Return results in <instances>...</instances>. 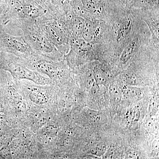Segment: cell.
<instances>
[{
  "label": "cell",
  "mask_w": 159,
  "mask_h": 159,
  "mask_svg": "<svg viewBox=\"0 0 159 159\" xmlns=\"http://www.w3.org/2000/svg\"><path fill=\"white\" fill-rule=\"evenodd\" d=\"M15 25L23 32V36L34 54L51 60H58L62 53L51 42L36 20L19 19Z\"/></svg>",
  "instance_id": "cell-1"
},
{
  "label": "cell",
  "mask_w": 159,
  "mask_h": 159,
  "mask_svg": "<svg viewBox=\"0 0 159 159\" xmlns=\"http://www.w3.org/2000/svg\"><path fill=\"white\" fill-rule=\"evenodd\" d=\"M38 21L52 44L62 54L67 51L70 34L64 18L51 17Z\"/></svg>",
  "instance_id": "cell-2"
},
{
  "label": "cell",
  "mask_w": 159,
  "mask_h": 159,
  "mask_svg": "<svg viewBox=\"0 0 159 159\" xmlns=\"http://www.w3.org/2000/svg\"><path fill=\"white\" fill-rule=\"evenodd\" d=\"M0 51L24 59H29L34 54L24 36L7 34L3 28H0Z\"/></svg>",
  "instance_id": "cell-3"
},
{
  "label": "cell",
  "mask_w": 159,
  "mask_h": 159,
  "mask_svg": "<svg viewBox=\"0 0 159 159\" xmlns=\"http://www.w3.org/2000/svg\"><path fill=\"white\" fill-rule=\"evenodd\" d=\"M136 47V43L134 41H132L128 45L122 53L121 60L122 62L125 63L129 60L132 55L133 53L135 51Z\"/></svg>",
  "instance_id": "cell-4"
},
{
  "label": "cell",
  "mask_w": 159,
  "mask_h": 159,
  "mask_svg": "<svg viewBox=\"0 0 159 159\" xmlns=\"http://www.w3.org/2000/svg\"><path fill=\"white\" fill-rule=\"evenodd\" d=\"M93 76L98 84H105L108 78L107 73L104 70L98 67L94 70Z\"/></svg>",
  "instance_id": "cell-5"
},
{
  "label": "cell",
  "mask_w": 159,
  "mask_h": 159,
  "mask_svg": "<svg viewBox=\"0 0 159 159\" xmlns=\"http://www.w3.org/2000/svg\"><path fill=\"white\" fill-rule=\"evenodd\" d=\"M126 97L132 99H140L142 97V92L140 89L134 87H128L124 90Z\"/></svg>",
  "instance_id": "cell-6"
},
{
  "label": "cell",
  "mask_w": 159,
  "mask_h": 159,
  "mask_svg": "<svg viewBox=\"0 0 159 159\" xmlns=\"http://www.w3.org/2000/svg\"><path fill=\"white\" fill-rule=\"evenodd\" d=\"M106 151V146L105 144L102 143L95 144L90 148L91 153L97 157L102 156Z\"/></svg>",
  "instance_id": "cell-7"
},
{
  "label": "cell",
  "mask_w": 159,
  "mask_h": 159,
  "mask_svg": "<svg viewBox=\"0 0 159 159\" xmlns=\"http://www.w3.org/2000/svg\"><path fill=\"white\" fill-rule=\"evenodd\" d=\"M111 97L115 101H119L121 99V91L120 89L116 85H111L109 88Z\"/></svg>",
  "instance_id": "cell-8"
},
{
  "label": "cell",
  "mask_w": 159,
  "mask_h": 159,
  "mask_svg": "<svg viewBox=\"0 0 159 159\" xmlns=\"http://www.w3.org/2000/svg\"><path fill=\"white\" fill-rule=\"evenodd\" d=\"M125 80L128 85H138L140 84V79L135 74H127L125 76Z\"/></svg>",
  "instance_id": "cell-9"
},
{
  "label": "cell",
  "mask_w": 159,
  "mask_h": 159,
  "mask_svg": "<svg viewBox=\"0 0 159 159\" xmlns=\"http://www.w3.org/2000/svg\"><path fill=\"white\" fill-rule=\"evenodd\" d=\"M83 6L88 9H95L98 7V0H81Z\"/></svg>",
  "instance_id": "cell-10"
},
{
  "label": "cell",
  "mask_w": 159,
  "mask_h": 159,
  "mask_svg": "<svg viewBox=\"0 0 159 159\" xmlns=\"http://www.w3.org/2000/svg\"><path fill=\"white\" fill-rule=\"evenodd\" d=\"M95 78L92 74H89L87 75L85 78V84L86 87L91 88L95 83Z\"/></svg>",
  "instance_id": "cell-11"
},
{
  "label": "cell",
  "mask_w": 159,
  "mask_h": 159,
  "mask_svg": "<svg viewBox=\"0 0 159 159\" xmlns=\"http://www.w3.org/2000/svg\"><path fill=\"white\" fill-rule=\"evenodd\" d=\"M89 119L93 122H99L101 120V115L96 112H89Z\"/></svg>",
  "instance_id": "cell-12"
}]
</instances>
